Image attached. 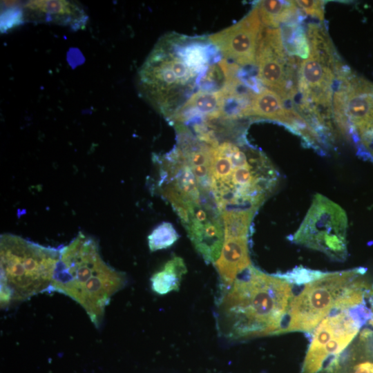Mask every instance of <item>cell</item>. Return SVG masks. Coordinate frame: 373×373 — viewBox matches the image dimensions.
I'll use <instances>...</instances> for the list:
<instances>
[{
    "instance_id": "obj_3",
    "label": "cell",
    "mask_w": 373,
    "mask_h": 373,
    "mask_svg": "<svg viewBox=\"0 0 373 373\" xmlns=\"http://www.w3.org/2000/svg\"><path fill=\"white\" fill-rule=\"evenodd\" d=\"M124 273L106 264L97 242L82 232L60 248L48 292L62 293L79 303L99 327L111 297L124 287Z\"/></svg>"
},
{
    "instance_id": "obj_10",
    "label": "cell",
    "mask_w": 373,
    "mask_h": 373,
    "mask_svg": "<svg viewBox=\"0 0 373 373\" xmlns=\"http://www.w3.org/2000/svg\"><path fill=\"white\" fill-rule=\"evenodd\" d=\"M334 93L333 118L343 133L359 141L373 131V84L352 73L341 71Z\"/></svg>"
},
{
    "instance_id": "obj_13",
    "label": "cell",
    "mask_w": 373,
    "mask_h": 373,
    "mask_svg": "<svg viewBox=\"0 0 373 373\" xmlns=\"http://www.w3.org/2000/svg\"><path fill=\"white\" fill-rule=\"evenodd\" d=\"M274 120L288 126L314 144L318 135L296 111L286 106L284 99L276 92L262 88L251 98L247 117Z\"/></svg>"
},
{
    "instance_id": "obj_21",
    "label": "cell",
    "mask_w": 373,
    "mask_h": 373,
    "mask_svg": "<svg viewBox=\"0 0 373 373\" xmlns=\"http://www.w3.org/2000/svg\"><path fill=\"white\" fill-rule=\"evenodd\" d=\"M7 2L3 1L6 4V7L3 8L6 10H3V12H1V30L3 32L25 22L22 6L19 8V3H15V1L13 3Z\"/></svg>"
},
{
    "instance_id": "obj_11",
    "label": "cell",
    "mask_w": 373,
    "mask_h": 373,
    "mask_svg": "<svg viewBox=\"0 0 373 373\" xmlns=\"http://www.w3.org/2000/svg\"><path fill=\"white\" fill-rule=\"evenodd\" d=\"M291 57L284 47L280 28L262 26L256 55L257 77L284 100L294 98L298 90Z\"/></svg>"
},
{
    "instance_id": "obj_16",
    "label": "cell",
    "mask_w": 373,
    "mask_h": 373,
    "mask_svg": "<svg viewBox=\"0 0 373 373\" xmlns=\"http://www.w3.org/2000/svg\"><path fill=\"white\" fill-rule=\"evenodd\" d=\"M262 26L279 28L280 25L295 21L298 9L294 1L263 0L256 5Z\"/></svg>"
},
{
    "instance_id": "obj_6",
    "label": "cell",
    "mask_w": 373,
    "mask_h": 373,
    "mask_svg": "<svg viewBox=\"0 0 373 373\" xmlns=\"http://www.w3.org/2000/svg\"><path fill=\"white\" fill-rule=\"evenodd\" d=\"M307 36L310 53L302 61L298 70L297 88L303 109L316 119L318 126L329 128L333 116L334 84L342 70L323 28L309 24Z\"/></svg>"
},
{
    "instance_id": "obj_8",
    "label": "cell",
    "mask_w": 373,
    "mask_h": 373,
    "mask_svg": "<svg viewBox=\"0 0 373 373\" xmlns=\"http://www.w3.org/2000/svg\"><path fill=\"white\" fill-rule=\"evenodd\" d=\"M366 269L322 272L294 291L282 333L302 332L312 334L320 322L336 306L337 301Z\"/></svg>"
},
{
    "instance_id": "obj_12",
    "label": "cell",
    "mask_w": 373,
    "mask_h": 373,
    "mask_svg": "<svg viewBox=\"0 0 373 373\" xmlns=\"http://www.w3.org/2000/svg\"><path fill=\"white\" fill-rule=\"evenodd\" d=\"M258 10L255 6L237 23L208 36L222 57L239 66L256 64V55L262 30Z\"/></svg>"
},
{
    "instance_id": "obj_1",
    "label": "cell",
    "mask_w": 373,
    "mask_h": 373,
    "mask_svg": "<svg viewBox=\"0 0 373 373\" xmlns=\"http://www.w3.org/2000/svg\"><path fill=\"white\" fill-rule=\"evenodd\" d=\"M231 70L208 36L170 32L155 45L138 79L142 95L170 119L195 93L223 88Z\"/></svg>"
},
{
    "instance_id": "obj_24",
    "label": "cell",
    "mask_w": 373,
    "mask_h": 373,
    "mask_svg": "<svg viewBox=\"0 0 373 373\" xmlns=\"http://www.w3.org/2000/svg\"><path fill=\"white\" fill-rule=\"evenodd\" d=\"M369 324H370V325L372 327V328H373V317H372V318L370 321Z\"/></svg>"
},
{
    "instance_id": "obj_20",
    "label": "cell",
    "mask_w": 373,
    "mask_h": 373,
    "mask_svg": "<svg viewBox=\"0 0 373 373\" xmlns=\"http://www.w3.org/2000/svg\"><path fill=\"white\" fill-rule=\"evenodd\" d=\"M179 238V235L169 222H162L157 225L148 236L151 251L166 249L172 246Z\"/></svg>"
},
{
    "instance_id": "obj_4",
    "label": "cell",
    "mask_w": 373,
    "mask_h": 373,
    "mask_svg": "<svg viewBox=\"0 0 373 373\" xmlns=\"http://www.w3.org/2000/svg\"><path fill=\"white\" fill-rule=\"evenodd\" d=\"M278 174L268 159L230 140L213 146L211 193L220 213L256 212L274 190Z\"/></svg>"
},
{
    "instance_id": "obj_23",
    "label": "cell",
    "mask_w": 373,
    "mask_h": 373,
    "mask_svg": "<svg viewBox=\"0 0 373 373\" xmlns=\"http://www.w3.org/2000/svg\"><path fill=\"white\" fill-rule=\"evenodd\" d=\"M359 142L366 153L373 160V131L363 136Z\"/></svg>"
},
{
    "instance_id": "obj_22",
    "label": "cell",
    "mask_w": 373,
    "mask_h": 373,
    "mask_svg": "<svg viewBox=\"0 0 373 373\" xmlns=\"http://www.w3.org/2000/svg\"><path fill=\"white\" fill-rule=\"evenodd\" d=\"M296 6L301 8L307 15L318 20L324 19L325 1L317 0L294 1Z\"/></svg>"
},
{
    "instance_id": "obj_7",
    "label": "cell",
    "mask_w": 373,
    "mask_h": 373,
    "mask_svg": "<svg viewBox=\"0 0 373 373\" xmlns=\"http://www.w3.org/2000/svg\"><path fill=\"white\" fill-rule=\"evenodd\" d=\"M373 317V300L334 307L314 329L300 373H325Z\"/></svg>"
},
{
    "instance_id": "obj_19",
    "label": "cell",
    "mask_w": 373,
    "mask_h": 373,
    "mask_svg": "<svg viewBox=\"0 0 373 373\" xmlns=\"http://www.w3.org/2000/svg\"><path fill=\"white\" fill-rule=\"evenodd\" d=\"M254 212L248 211H226L220 214L224 239L247 237Z\"/></svg>"
},
{
    "instance_id": "obj_15",
    "label": "cell",
    "mask_w": 373,
    "mask_h": 373,
    "mask_svg": "<svg viewBox=\"0 0 373 373\" xmlns=\"http://www.w3.org/2000/svg\"><path fill=\"white\" fill-rule=\"evenodd\" d=\"M221 280V289L233 282L251 264L247 237L225 238L218 259L213 263Z\"/></svg>"
},
{
    "instance_id": "obj_14",
    "label": "cell",
    "mask_w": 373,
    "mask_h": 373,
    "mask_svg": "<svg viewBox=\"0 0 373 373\" xmlns=\"http://www.w3.org/2000/svg\"><path fill=\"white\" fill-rule=\"evenodd\" d=\"M22 9L24 21L52 23L73 30L84 29L88 18L81 4L71 1H29Z\"/></svg>"
},
{
    "instance_id": "obj_9",
    "label": "cell",
    "mask_w": 373,
    "mask_h": 373,
    "mask_svg": "<svg viewBox=\"0 0 373 373\" xmlns=\"http://www.w3.org/2000/svg\"><path fill=\"white\" fill-rule=\"evenodd\" d=\"M347 219L343 209L317 194L292 240L342 261L347 255Z\"/></svg>"
},
{
    "instance_id": "obj_2",
    "label": "cell",
    "mask_w": 373,
    "mask_h": 373,
    "mask_svg": "<svg viewBox=\"0 0 373 373\" xmlns=\"http://www.w3.org/2000/svg\"><path fill=\"white\" fill-rule=\"evenodd\" d=\"M221 290L216 312L221 336L233 341L282 333L294 287L281 274L250 265Z\"/></svg>"
},
{
    "instance_id": "obj_5",
    "label": "cell",
    "mask_w": 373,
    "mask_h": 373,
    "mask_svg": "<svg viewBox=\"0 0 373 373\" xmlns=\"http://www.w3.org/2000/svg\"><path fill=\"white\" fill-rule=\"evenodd\" d=\"M59 251L60 248L44 247L16 235H1V308L48 291Z\"/></svg>"
},
{
    "instance_id": "obj_18",
    "label": "cell",
    "mask_w": 373,
    "mask_h": 373,
    "mask_svg": "<svg viewBox=\"0 0 373 373\" xmlns=\"http://www.w3.org/2000/svg\"><path fill=\"white\" fill-rule=\"evenodd\" d=\"M279 28L284 47L288 54L300 59H307L310 53V45L308 36L303 27L296 21H293Z\"/></svg>"
},
{
    "instance_id": "obj_17",
    "label": "cell",
    "mask_w": 373,
    "mask_h": 373,
    "mask_svg": "<svg viewBox=\"0 0 373 373\" xmlns=\"http://www.w3.org/2000/svg\"><path fill=\"white\" fill-rule=\"evenodd\" d=\"M186 273V267L183 259L174 256L151 277L153 291L164 295L178 290L181 280Z\"/></svg>"
}]
</instances>
